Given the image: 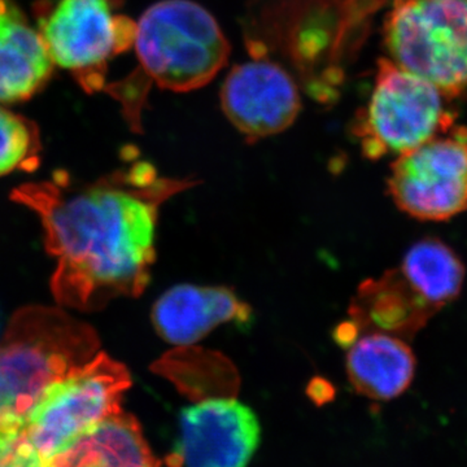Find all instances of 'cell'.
<instances>
[{
  "label": "cell",
  "instance_id": "cell-8",
  "mask_svg": "<svg viewBox=\"0 0 467 467\" xmlns=\"http://www.w3.org/2000/svg\"><path fill=\"white\" fill-rule=\"evenodd\" d=\"M119 0H57L41 3L39 34L52 63L72 70L88 91L103 90L110 58L135 42L137 23L115 15Z\"/></svg>",
  "mask_w": 467,
  "mask_h": 467
},
{
  "label": "cell",
  "instance_id": "cell-14",
  "mask_svg": "<svg viewBox=\"0 0 467 467\" xmlns=\"http://www.w3.org/2000/svg\"><path fill=\"white\" fill-rule=\"evenodd\" d=\"M346 368L356 391L374 400H391L410 386L416 358L401 337L368 331L352 340Z\"/></svg>",
  "mask_w": 467,
  "mask_h": 467
},
{
  "label": "cell",
  "instance_id": "cell-5",
  "mask_svg": "<svg viewBox=\"0 0 467 467\" xmlns=\"http://www.w3.org/2000/svg\"><path fill=\"white\" fill-rule=\"evenodd\" d=\"M384 45L396 66L450 99L467 92V0H395Z\"/></svg>",
  "mask_w": 467,
  "mask_h": 467
},
{
  "label": "cell",
  "instance_id": "cell-12",
  "mask_svg": "<svg viewBox=\"0 0 467 467\" xmlns=\"http://www.w3.org/2000/svg\"><path fill=\"white\" fill-rule=\"evenodd\" d=\"M248 304L226 287L178 285L169 288L152 308V324L165 342L192 346L223 324H247Z\"/></svg>",
  "mask_w": 467,
  "mask_h": 467
},
{
  "label": "cell",
  "instance_id": "cell-13",
  "mask_svg": "<svg viewBox=\"0 0 467 467\" xmlns=\"http://www.w3.org/2000/svg\"><path fill=\"white\" fill-rule=\"evenodd\" d=\"M39 32L11 0H0V103L30 99L52 73Z\"/></svg>",
  "mask_w": 467,
  "mask_h": 467
},
{
  "label": "cell",
  "instance_id": "cell-2",
  "mask_svg": "<svg viewBox=\"0 0 467 467\" xmlns=\"http://www.w3.org/2000/svg\"><path fill=\"white\" fill-rule=\"evenodd\" d=\"M98 344L91 327L63 310L16 313L0 340V434L26 431L47 387L94 358Z\"/></svg>",
  "mask_w": 467,
  "mask_h": 467
},
{
  "label": "cell",
  "instance_id": "cell-10",
  "mask_svg": "<svg viewBox=\"0 0 467 467\" xmlns=\"http://www.w3.org/2000/svg\"><path fill=\"white\" fill-rule=\"evenodd\" d=\"M256 414L234 398H212L183 408L169 467H247L259 447Z\"/></svg>",
  "mask_w": 467,
  "mask_h": 467
},
{
  "label": "cell",
  "instance_id": "cell-3",
  "mask_svg": "<svg viewBox=\"0 0 467 467\" xmlns=\"http://www.w3.org/2000/svg\"><path fill=\"white\" fill-rule=\"evenodd\" d=\"M463 278L465 267L447 244L423 239L396 269L362 285L353 318L370 331L411 337L459 296Z\"/></svg>",
  "mask_w": 467,
  "mask_h": 467
},
{
  "label": "cell",
  "instance_id": "cell-7",
  "mask_svg": "<svg viewBox=\"0 0 467 467\" xmlns=\"http://www.w3.org/2000/svg\"><path fill=\"white\" fill-rule=\"evenodd\" d=\"M130 386L124 365L97 353L47 387L27 417V438L43 459H52L92 426L122 411Z\"/></svg>",
  "mask_w": 467,
  "mask_h": 467
},
{
  "label": "cell",
  "instance_id": "cell-9",
  "mask_svg": "<svg viewBox=\"0 0 467 467\" xmlns=\"http://www.w3.org/2000/svg\"><path fill=\"white\" fill-rule=\"evenodd\" d=\"M389 192L409 216L445 221L467 208V128L453 125L396 158Z\"/></svg>",
  "mask_w": 467,
  "mask_h": 467
},
{
  "label": "cell",
  "instance_id": "cell-16",
  "mask_svg": "<svg viewBox=\"0 0 467 467\" xmlns=\"http://www.w3.org/2000/svg\"><path fill=\"white\" fill-rule=\"evenodd\" d=\"M41 146L38 128L30 119L0 107V177L34 171Z\"/></svg>",
  "mask_w": 467,
  "mask_h": 467
},
{
  "label": "cell",
  "instance_id": "cell-11",
  "mask_svg": "<svg viewBox=\"0 0 467 467\" xmlns=\"http://www.w3.org/2000/svg\"><path fill=\"white\" fill-rule=\"evenodd\" d=\"M221 106L248 142L282 133L299 115V90L278 64L248 61L233 67L221 88Z\"/></svg>",
  "mask_w": 467,
  "mask_h": 467
},
{
  "label": "cell",
  "instance_id": "cell-4",
  "mask_svg": "<svg viewBox=\"0 0 467 467\" xmlns=\"http://www.w3.org/2000/svg\"><path fill=\"white\" fill-rule=\"evenodd\" d=\"M134 45L143 78L174 92L208 85L230 57L216 18L192 0H161L147 9Z\"/></svg>",
  "mask_w": 467,
  "mask_h": 467
},
{
  "label": "cell",
  "instance_id": "cell-15",
  "mask_svg": "<svg viewBox=\"0 0 467 467\" xmlns=\"http://www.w3.org/2000/svg\"><path fill=\"white\" fill-rule=\"evenodd\" d=\"M47 467H160L142 429L124 411L113 414L46 461Z\"/></svg>",
  "mask_w": 467,
  "mask_h": 467
},
{
  "label": "cell",
  "instance_id": "cell-1",
  "mask_svg": "<svg viewBox=\"0 0 467 467\" xmlns=\"http://www.w3.org/2000/svg\"><path fill=\"white\" fill-rule=\"evenodd\" d=\"M195 183L160 177L140 161L84 187L33 183L15 192L41 218L57 260L51 285L57 303L98 310L116 297L140 296L156 259L159 209Z\"/></svg>",
  "mask_w": 467,
  "mask_h": 467
},
{
  "label": "cell",
  "instance_id": "cell-6",
  "mask_svg": "<svg viewBox=\"0 0 467 467\" xmlns=\"http://www.w3.org/2000/svg\"><path fill=\"white\" fill-rule=\"evenodd\" d=\"M450 100L426 79L380 58L373 94L353 129L362 152L398 158L445 133L456 121Z\"/></svg>",
  "mask_w": 467,
  "mask_h": 467
},
{
  "label": "cell",
  "instance_id": "cell-17",
  "mask_svg": "<svg viewBox=\"0 0 467 467\" xmlns=\"http://www.w3.org/2000/svg\"><path fill=\"white\" fill-rule=\"evenodd\" d=\"M0 467H47L26 431L0 434Z\"/></svg>",
  "mask_w": 467,
  "mask_h": 467
}]
</instances>
